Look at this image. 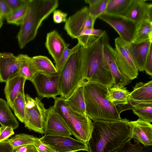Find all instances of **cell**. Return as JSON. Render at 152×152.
I'll use <instances>...</instances> for the list:
<instances>
[{"instance_id": "cell-36", "label": "cell", "mask_w": 152, "mask_h": 152, "mask_svg": "<svg viewBox=\"0 0 152 152\" xmlns=\"http://www.w3.org/2000/svg\"><path fill=\"white\" fill-rule=\"evenodd\" d=\"M80 46L78 43L72 48L69 49L68 47L65 48L59 60L55 64V66L58 72L60 71L70 56L78 51Z\"/></svg>"}, {"instance_id": "cell-46", "label": "cell", "mask_w": 152, "mask_h": 152, "mask_svg": "<svg viewBox=\"0 0 152 152\" xmlns=\"http://www.w3.org/2000/svg\"><path fill=\"white\" fill-rule=\"evenodd\" d=\"M3 18L0 15V28L2 26L3 24Z\"/></svg>"}, {"instance_id": "cell-25", "label": "cell", "mask_w": 152, "mask_h": 152, "mask_svg": "<svg viewBox=\"0 0 152 152\" xmlns=\"http://www.w3.org/2000/svg\"><path fill=\"white\" fill-rule=\"evenodd\" d=\"M0 124L2 126L11 127L13 130L19 126L18 122L7 101L2 98H0Z\"/></svg>"}, {"instance_id": "cell-23", "label": "cell", "mask_w": 152, "mask_h": 152, "mask_svg": "<svg viewBox=\"0 0 152 152\" xmlns=\"http://www.w3.org/2000/svg\"><path fill=\"white\" fill-rule=\"evenodd\" d=\"M65 102L73 111L86 115L83 86L80 85L69 97L65 99Z\"/></svg>"}, {"instance_id": "cell-4", "label": "cell", "mask_w": 152, "mask_h": 152, "mask_svg": "<svg viewBox=\"0 0 152 152\" xmlns=\"http://www.w3.org/2000/svg\"><path fill=\"white\" fill-rule=\"evenodd\" d=\"M58 5V0H30L27 12L17 35L20 49L34 39L42 22Z\"/></svg>"}, {"instance_id": "cell-34", "label": "cell", "mask_w": 152, "mask_h": 152, "mask_svg": "<svg viewBox=\"0 0 152 152\" xmlns=\"http://www.w3.org/2000/svg\"><path fill=\"white\" fill-rule=\"evenodd\" d=\"M132 110L139 119L150 123L152 122V104H140L134 107Z\"/></svg>"}, {"instance_id": "cell-16", "label": "cell", "mask_w": 152, "mask_h": 152, "mask_svg": "<svg viewBox=\"0 0 152 152\" xmlns=\"http://www.w3.org/2000/svg\"><path fill=\"white\" fill-rule=\"evenodd\" d=\"M125 17L137 23L144 20L152 21V4L145 0H132Z\"/></svg>"}, {"instance_id": "cell-27", "label": "cell", "mask_w": 152, "mask_h": 152, "mask_svg": "<svg viewBox=\"0 0 152 152\" xmlns=\"http://www.w3.org/2000/svg\"><path fill=\"white\" fill-rule=\"evenodd\" d=\"M20 63L19 75L26 80L31 81L37 72L33 64L32 57L24 54L17 56Z\"/></svg>"}, {"instance_id": "cell-1", "label": "cell", "mask_w": 152, "mask_h": 152, "mask_svg": "<svg viewBox=\"0 0 152 152\" xmlns=\"http://www.w3.org/2000/svg\"><path fill=\"white\" fill-rule=\"evenodd\" d=\"M108 40L107 33L104 31L99 37H91L85 46H80L79 51L83 74L81 85L92 83L108 88L114 84V79L103 53L104 45Z\"/></svg>"}, {"instance_id": "cell-26", "label": "cell", "mask_w": 152, "mask_h": 152, "mask_svg": "<svg viewBox=\"0 0 152 152\" xmlns=\"http://www.w3.org/2000/svg\"><path fill=\"white\" fill-rule=\"evenodd\" d=\"M148 40L152 41V21L144 20L138 22L131 43H138Z\"/></svg>"}, {"instance_id": "cell-28", "label": "cell", "mask_w": 152, "mask_h": 152, "mask_svg": "<svg viewBox=\"0 0 152 152\" xmlns=\"http://www.w3.org/2000/svg\"><path fill=\"white\" fill-rule=\"evenodd\" d=\"M34 67L37 72L46 74H52L58 72L52 61L48 57L39 55L32 57Z\"/></svg>"}, {"instance_id": "cell-39", "label": "cell", "mask_w": 152, "mask_h": 152, "mask_svg": "<svg viewBox=\"0 0 152 152\" xmlns=\"http://www.w3.org/2000/svg\"><path fill=\"white\" fill-rule=\"evenodd\" d=\"M13 130L11 127L1 126L0 128V142L7 140L14 134V132Z\"/></svg>"}, {"instance_id": "cell-11", "label": "cell", "mask_w": 152, "mask_h": 152, "mask_svg": "<svg viewBox=\"0 0 152 152\" xmlns=\"http://www.w3.org/2000/svg\"><path fill=\"white\" fill-rule=\"evenodd\" d=\"M98 18L115 29L124 41L129 44L132 43L138 23L125 16L106 14H102Z\"/></svg>"}, {"instance_id": "cell-21", "label": "cell", "mask_w": 152, "mask_h": 152, "mask_svg": "<svg viewBox=\"0 0 152 152\" xmlns=\"http://www.w3.org/2000/svg\"><path fill=\"white\" fill-rule=\"evenodd\" d=\"M26 80L25 78L19 75L5 83L4 93L7 103L10 108L19 94L24 93V87Z\"/></svg>"}, {"instance_id": "cell-44", "label": "cell", "mask_w": 152, "mask_h": 152, "mask_svg": "<svg viewBox=\"0 0 152 152\" xmlns=\"http://www.w3.org/2000/svg\"><path fill=\"white\" fill-rule=\"evenodd\" d=\"M13 148L7 140L0 142V152H12Z\"/></svg>"}, {"instance_id": "cell-30", "label": "cell", "mask_w": 152, "mask_h": 152, "mask_svg": "<svg viewBox=\"0 0 152 152\" xmlns=\"http://www.w3.org/2000/svg\"><path fill=\"white\" fill-rule=\"evenodd\" d=\"M26 100L24 93H20L13 102L11 109L18 120L24 122L26 115Z\"/></svg>"}, {"instance_id": "cell-7", "label": "cell", "mask_w": 152, "mask_h": 152, "mask_svg": "<svg viewBox=\"0 0 152 152\" xmlns=\"http://www.w3.org/2000/svg\"><path fill=\"white\" fill-rule=\"evenodd\" d=\"M129 44L119 37L115 38L113 54L115 61L120 72L131 80L137 77L139 71L128 51Z\"/></svg>"}, {"instance_id": "cell-9", "label": "cell", "mask_w": 152, "mask_h": 152, "mask_svg": "<svg viewBox=\"0 0 152 152\" xmlns=\"http://www.w3.org/2000/svg\"><path fill=\"white\" fill-rule=\"evenodd\" d=\"M59 72L52 74L37 72L30 81L34 85L39 96L54 99L60 95L59 88Z\"/></svg>"}, {"instance_id": "cell-41", "label": "cell", "mask_w": 152, "mask_h": 152, "mask_svg": "<svg viewBox=\"0 0 152 152\" xmlns=\"http://www.w3.org/2000/svg\"><path fill=\"white\" fill-rule=\"evenodd\" d=\"M34 145L35 147L37 152H56L47 145L42 142L37 137Z\"/></svg>"}, {"instance_id": "cell-5", "label": "cell", "mask_w": 152, "mask_h": 152, "mask_svg": "<svg viewBox=\"0 0 152 152\" xmlns=\"http://www.w3.org/2000/svg\"><path fill=\"white\" fill-rule=\"evenodd\" d=\"M83 74L79 49L70 56L59 71L61 97L66 99L81 85Z\"/></svg>"}, {"instance_id": "cell-22", "label": "cell", "mask_w": 152, "mask_h": 152, "mask_svg": "<svg viewBox=\"0 0 152 152\" xmlns=\"http://www.w3.org/2000/svg\"><path fill=\"white\" fill-rule=\"evenodd\" d=\"M130 92L125 86L113 85L107 88L106 98L113 106L127 105Z\"/></svg>"}, {"instance_id": "cell-17", "label": "cell", "mask_w": 152, "mask_h": 152, "mask_svg": "<svg viewBox=\"0 0 152 152\" xmlns=\"http://www.w3.org/2000/svg\"><path fill=\"white\" fill-rule=\"evenodd\" d=\"M132 128V138L136 143L145 146H152V125L151 123L139 119L129 121Z\"/></svg>"}, {"instance_id": "cell-15", "label": "cell", "mask_w": 152, "mask_h": 152, "mask_svg": "<svg viewBox=\"0 0 152 152\" xmlns=\"http://www.w3.org/2000/svg\"><path fill=\"white\" fill-rule=\"evenodd\" d=\"M128 102L132 109L140 104H152V81L137 83L130 92Z\"/></svg>"}, {"instance_id": "cell-13", "label": "cell", "mask_w": 152, "mask_h": 152, "mask_svg": "<svg viewBox=\"0 0 152 152\" xmlns=\"http://www.w3.org/2000/svg\"><path fill=\"white\" fill-rule=\"evenodd\" d=\"M20 63L17 56L11 53H0V82L6 83L20 75Z\"/></svg>"}, {"instance_id": "cell-43", "label": "cell", "mask_w": 152, "mask_h": 152, "mask_svg": "<svg viewBox=\"0 0 152 152\" xmlns=\"http://www.w3.org/2000/svg\"><path fill=\"white\" fill-rule=\"evenodd\" d=\"M12 11L4 0H0V15L3 18H6Z\"/></svg>"}, {"instance_id": "cell-35", "label": "cell", "mask_w": 152, "mask_h": 152, "mask_svg": "<svg viewBox=\"0 0 152 152\" xmlns=\"http://www.w3.org/2000/svg\"><path fill=\"white\" fill-rule=\"evenodd\" d=\"M108 1L109 0H98L95 3L89 6V14L96 19L104 13Z\"/></svg>"}, {"instance_id": "cell-33", "label": "cell", "mask_w": 152, "mask_h": 152, "mask_svg": "<svg viewBox=\"0 0 152 152\" xmlns=\"http://www.w3.org/2000/svg\"><path fill=\"white\" fill-rule=\"evenodd\" d=\"M37 137L25 134H19L7 140L13 148L27 145H34Z\"/></svg>"}, {"instance_id": "cell-2", "label": "cell", "mask_w": 152, "mask_h": 152, "mask_svg": "<svg viewBox=\"0 0 152 152\" xmlns=\"http://www.w3.org/2000/svg\"><path fill=\"white\" fill-rule=\"evenodd\" d=\"M126 118L93 121L88 143L89 152H112L132 139V128Z\"/></svg>"}, {"instance_id": "cell-19", "label": "cell", "mask_w": 152, "mask_h": 152, "mask_svg": "<svg viewBox=\"0 0 152 152\" xmlns=\"http://www.w3.org/2000/svg\"><path fill=\"white\" fill-rule=\"evenodd\" d=\"M113 48L110 45L109 40L103 47L104 56L110 70L114 79V84L125 86L131 83V80L123 75L119 71L114 60Z\"/></svg>"}, {"instance_id": "cell-6", "label": "cell", "mask_w": 152, "mask_h": 152, "mask_svg": "<svg viewBox=\"0 0 152 152\" xmlns=\"http://www.w3.org/2000/svg\"><path fill=\"white\" fill-rule=\"evenodd\" d=\"M25 98L26 115L23 122L25 127L35 132L44 134L47 109L38 97L33 99L26 94Z\"/></svg>"}, {"instance_id": "cell-18", "label": "cell", "mask_w": 152, "mask_h": 152, "mask_svg": "<svg viewBox=\"0 0 152 152\" xmlns=\"http://www.w3.org/2000/svg\"><path fill=\"white\" fill-rule=\"evenodd\" d=\"M45 45L56 64L65 48L69 47V44L65 42L56 30H54L47 34Z\"/></svg>"}, {"instance_id": "cell-45", "label": "cell", "mask_w": 152, "mask_h": 152, "mask_svg": "<svg viewBox=\"0 0 152 152\" xmlns=\"http://www.w3.org/2000/svg\"><path fill=\"white\" fill-rule=\"evenodd\" d=\"M98 0H85L84 1L86 4H89V6H91L97 1Z\"/></svg>"}, {"instance_id": "cell-24", "label": "cell", "mask_w": 152, "mask_h": 152, "mask_svg": "<svg viewBox=\"0 0 152 152\" xmlns=\"http://www.w3.org/2000/svg\"><path fill=\"white\" fill-rule=\"evenodd\" d=\"M65 99L61 96L56 97L54 99L53 107L55 111L65 121L72 135H74L77 140H80L79 135L74 129L72 124L69 114L70 108L66 105Z\"/></svg>"}, {"instance_id": "cell-32", "label": "cell", "mask_w": 152, "mask_h": 152, "mask_svg": "<svg viewBox=\"0 0 152 152\" xmlns=\"http://www.w3.org/2000/svg\"><path fill=\"white\" fill-rule=\"evenodd\" d=\"M29 2L23 6L12 11L6 18L7 22L18 26H20L27 12Z\"/></svg>"}, {"instance_id": "cell-38", "label": "cell", "mask_w": 152, "mask_h": 152, "mask_svg": "<svg viewBox=\"0 0 152 152\" xmlns=\"http://www.w3.org/2000/svg\"><path fill=\"white\" fill-rule=\"evenodd\" d=\"M53 12V20L56 23L65 22L67 20V14L59 10H56Z\"/></svg>"}, {"instance_id": "cell-40", "label": "cell", "mask_w": 152, "mask_h": 152, "mask_svg": "<svg viewBox=\"0 0 152 152\" xmlns=\"http://www.w3.org/2000/svg\"><path fill=\"white\" fill-rule=\"evenodd\" d=\"M146 73L152 76V45L150 48L146 59L144 68Z\"/></svg>"}, {"instance_id": "cell-14", "label": "cell", "mask_w": 152, "mask_h": 152, "mask_svg": "<svg viewBox=\"0 0 152 152\" xmlns=\"http://www.w3.org/2000/svg\"><path fill=\"white\" fill-rule=\"evenodd\" d=\"M69 114L72 124L78 134L80 140L87 144L93 129V122L86 115L77 113L70 109Z\"/></svg>"}, {"instance_id": "cell-10", "label": "cell", "mask_w": 152, "mask_h": 152, "mask_svg": "<svg viewBox=\"0 0 152 152\" xmlns=\"http://www.w3.org/2000/svg\"><path fill=\"white\" fill-rule=\"evenodd\" d=\"M39 139L56 152H77L80 151L89 152L86 143L70 136L44 135Z\"/></svg>"}, {"instance_id": "cell-42", "label": "cell", "mask_w": 152, "mask_h": 152, "mask_svg": "<svg viewBox=\"0 0 152 152\" xmlns=\"http://www.w3.org/2000/svg\"><path fill=\"white\" fill-rule=\"evenodd\" d=\"M12 152H37V151L34 145H27L13 148Z\"/></svg>"}, {"instance_id": "cell-31", "label": "cell", "mask_w": 152, "mask_h": 152, "mask_svg": "<svg viewBox=\"0 0 152 152\" xmlns=\"http://www.w3.org/2000/svg\"><path fill=\"white\" fill-rule=\"evenodd\" d=\"M130 140L112 152H152V146H145L140 143L133 144Z\"/></svg>"}, {"instance_id": "cell-12", "label": "cell", "mask_w": 152, "mask_h": 152, "mask_svg": "<svg viewBox=\"0 0 152 152\" xmlns=\"http://www.w3.org/2000/svg\"><path fill=\"white\" fill-rule=\"evenodd\" d=\"M44 134L66 136L72 135L65 121L55 111L53 106L47 109Z\"/></svg>"}, {"instance_id": "cell-3", "label": "cell", "mask_w": 152, "mask_h": 152, "mask_svg": "<svg viewBox=\"0 0 152 152\" xmlns=\"http://www.w3.org/2000/svg\"><path fill=\"white\" fill-rule=\"evenodd\" d=\"M83 86L86 115L93 121L120 120L121 113L129 110L128 105L113 106L106 98L105 86L90 82Z\"/></svg>"}, {"instance_id": "cell-37", "label": "cell", "mask_w": 152, "mask_h": 152, "mask_svg": "<svg viewBox=\"0 0 152 152\" xmlns=\"http://www.w3.org/2000/svg\"><path fill=\"white\" fill-rule=\"evenodd\" d=\"M10 9L13 11L27 4L30 0H4Z\"/></svg>"}, {"instance_id": "cell-8", "label": "cell", "mask_w": 152, "mask_h": 152, "mask_svg": "<svg viewBox=\"0 0 152 152\" xmlns=\"http://www.w3.org/2000/svg\"><path fill=\"white\" fill-rule=\"evenodd\" d=\"M96 19L90 15L88 7H84L67 18L64 29L72 38L77 40L86 28H94Z\"/></svg>"}, {"instance_id": "cell-20", "label": "cell", "mask_w": 152, "mask_h": 152, "mask_svg": "<svg viewBox=\"0 0 152 152\" xmlns=\"http://www.w3.org/2000/svg\"><path fill=\"white\" fill-rule=\"evenodd\" d=\"M152 41L128 45V50L138 71H144L146 59Z\"/></svg>"}, {"instance_id": "cell-29", "label": "cell", "mask_w": 152, "mask_h": 152, "mask_svg": "<svg viewBox=\"0 0 152 152\" xmlns=\"http://www.w3.org/2000/svg\"><path fill=\"white\" fill-rule=\"evenodd\" d=\"M132 0H109L104 14L125 16Z\"/></svg>"}, {"instance_id": "cell-47", "label": "cell", "mask_w": 152, "mask_h": 152, "mask_svg": "<svg viewBox=\"0 0 152 152\" xmlns=\"http://www.w3.org/2000/svg\"></svg>"}]
</instances>
